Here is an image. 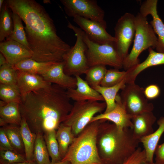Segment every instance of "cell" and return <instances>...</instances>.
I'll return each instance as SVG.
<instances>
[{
    "mask_svg": "<svg viewBox=\"0 0 164 164\" xmlns=\"http://www.w3.org/2000/svg\"><path fill=\"white\" fill-rule=\"evenodd\" d=\"M5 1L24 22L31 58L41 62H63L71 47L58 36L53 21L44 7L34 0Z\"/></svg>",
    "mask_w": 164,
    "mask_h": 164,
    "instance_id": "cell-1",
    "label": "cell"
},
{
    "mask_svg": "<svg viewBox=\"0 0 164 164\" xmlns=\"http://www.w3.org/2000/svg\"><path fill=\"white\" fill-rule=\"evenodd\" d=\"M70 99L66 89L51 84L22 99L21 114L32 132L43 135L56 131L65 121L73 106Z\"/></svg>",
    "mask_w": 164,
    "mask_h": 164,
    "instance_id": "cell-2",
    "label": "cell"
},
{
    "mask_svg": "<svg viewBox=\"0 0 164 164\" xmlns=\"http://www.w3.org/2000/svg\"><path fill=\"white\" fill-rule=\"evenodd\" d=\"M100 120L96 138L99 157L104 164H121L139 147L132 130L121 131L107 121Z\"/></svg>",
    "mask_w": 164,
    "mask_h": 164,
    "instance_id": "cell-3",
    "label": "cell"
},
{
    "mask_svg": "<svg viewBox=\"0 0 164 164\" xmlns=\"http://www.w3.org/2000/svg\"><path fill=\"white\" fill-rule=\"evenodd\" d=\"M100 120L89 123L76 137L61 160L70 164H104L98 154L96 138Z\"/></svg>",
    "mask_w": 164,
    "mask_h": 164,
    "instance_id": "cell-4",
    "label": "cell"
},
{
    "mask_svg": "<svg viewBox=\"0 0 164 164\" xmlns=\"http://www.w3.org/2000/svg\"><path fill=\"white\" fill-rule=\"evenodd\" d=\"M135 25L132 49L123 61V68L125 71L140 63L138 57L142 52L150 47L156 48L157 44L158 38L147 17L138 12L135 16Z\"/></svg>",
    "mask_w": 164,
    "mask_h": 164,
    "instance_id": "cell-5",
    "label": "cell"
},
{
    "mask_svg": "<svg viewBox=\"0 0 164 164\" xmlns=\"http://www.w3.org/2000/svg\"><path fill=\"white\" fill-rule=\"evenodd\" d=\"M67 27L74 32L76 40L75 45L63 56L64 70L68 75L80 76L85 74L90 68L86 55L87 47L84 39L83 31L70 22Z\"/></svg>",
    "mask_w": 164,
    "mask_h": 164,
    "instance_id": "cell-6",
    "label": "cell"
},
{
    "mask_svg": "<svg viewBox=\"0 0 164 164\" xmlns=\"http://www.w3.org/2000/svg\"><path fill=\"white\" fill-rule=\"evenodd\" d=\"M87 46L86 55L89 67L98 65L109 66L119 69L123 68V60L119 55L114 42L99 44L90 40L83 31Z\"/></svg>",
    "mask_w": 164,
    "mask_h": 164,
    "instance_id": "cell-7",
    "label": "cell"
},
{
    "mask_svg": "<svg viewBox=\"0 0 164 164\" xmlns=\"http://www.w3.org/2000/svg\"><path fill=\"white\" fill-rule=\"evenodd\" d=\"M105 102L85 101H75L65 121L62 123L71 127L77 136L90 123L95 115L105 111Z\"/></svg>",
    "mask_w": 164,
    "mask_h": 164,
    "instance_id": "cell-8",
    "label": "cell"
},
{
    "mask_svg": "<svg viewBox=\"0 0 164 164\" xmlns=\"http://www.w3.org/2000/svg\"><path fill=\"white\" fill-rule=\"evenodd\" d=\"M144 89L135 83L126 84L119 94L122 105L132 117L146 112L152 111L154 105L149 102Z\"/></svg>",
    "mask_w": 164,
    "mask_h": 164,
    "instance_id": "cell-9",
    "label": "cell"
},
{
    "mask_svg": "<svg viewBox=\"0 0 164 164\" xmlns=\"http://www.w3.org/2000/svg\"><path fill=\"white\" fill-rule=\"evenodd\" d=\"M114 30L115 45L123 61L128 55L129 47L134 39L135 16L129 13H125L118 20Z\"/></svg>",
    "mask_w": 164,
    "mask_h": 164,
    "instance_id": "cell-10",
    "label": "cell"
},
{
    "mask_svg": "<svg viewBox=\"0 0 164 164\" xmlns=\"http://www.w3.org/2000/svg\"><path fill=\"white\" fill-rule=\"evenodd\" d=\"M66 14L69 16H78L106 23L104 20V11L95 0H61Z\"/></svg>",
    "mask_w": 164,
    "mask_h": 164,
    "instance_id": "cell-11",
    "label": "cell"
},
{
    "mask_svg": "<svg viewBox=\"0 0 164 164\" xmlns=\"http://www.w3.org/2000/svg\"><path fill=\"white\" fill-rule=\"evenodd\" d=\"M73 18L74 22L93 42L99 44L115 42L114 37L106 31V23H102L78 16Z\"/></svg>",
    "mask_w": 164,
    "mask_h": 164,
    "instance_id": "cell-12",
    "label": "cell"
},
{
    "mask_svg": "<svg viewBox=\"0 0 164 164\" xmlns=\"http://www.w3.org/2000/svg\"><path fill=\"white\" fill-rule=\"evenodd\" d=\"M116 106L113 109L108 112H103L95 115L90 123L99 120H104L112 122L121 131L126 128L132 129V117L127 113L122 105L119 94H118L116 97Z\"/></svg>",
    "mask_w": 164,
    "mask_h": 164,
    "instance_id": "cell-13",
    "label": "cell"
},
{
    "mask_svg": "<svg viewBox=\"0 0 164 164\" xmlns=\"http://www.w3.org/2000/svg\"><path fill=\"white\" fill-rule=\"evenodd\" d=\"M157 0H146L142 4L139 12L147 17L151 15L152 20L150 24L155 33L158 36L156 49L158 52L164 53V24L159 17L157 11Z\"/></svg>",
    "mask_w": 164,
    "mask_h": 164,
    "instance_id": "cell-14",
    "label": "cell"
},
{
    "mask_svg": "<svg viewBox=\"0 0 164 164\" xmlns=\"http://www.w3.org/2000/svg\"><path fill=\"white\" fill-rule=\"evenodd\" d=\"M41 76L46 81L57 85L66 90L76 87V78L64 72L63 62H55Z\"/></svg>",
    "mask_w": 164,
    "mask_h": 164,
    "instance_id": "cell-15",
    "label": "cell"
},
{
    "mask_svg": "<svg viewBox=\"0 0 164 164\" xmlns=\"http://www.w3.org/2000/svg\"><path fill=\"white\" fill-rule=\"evenodd\" d=\"M0 51L5 58L8 63L14 65L25 59L31 58V51L19 43L12 40L0 43Z\"/></svg>",
    "mask_w": 164,
    "mask_h": 164,
    "instance_id": "cell-16",
    "label": "cell"
},
{
    "mask_svg": "<svg viewBox=\"0 0 164 164\" xmlns=\"http://www.w3.org/2000/svg\"><path fill=\"white\" fill-rule=\"evenodd\" d=\"M17 71V85L22 99L33 91L46 87L52 84L45 80L41 75Z\"/></svg>",
    "mask_w": 164,
    "mask_h": 164,
    "instance_id": "cell-17",
    "label": "cell"
},
{
    "mask_svg": "<svg viewBox=\"0 0 164 164\" xmlns=\"http://www.w3.org/2000/svg\"><path fill=\"white\" fill-rule=\"evenodd\" d=\"M76 87L66 90L69 97L75 101H104L102 96L80 76L75 77Z\"/></svg>",
    "mask_w": 164,
    "mask_h": 164,
    "instance_id": "cell-18",
    "label": "cell"
},
{
    "mask_svg": "<svg viewBox=\"0 0 164 164\" xmlns=\"http://www.w3.org/2000/svg\"><path fill=\"white\" fill-rule=\"evenodd\" d=\"M153 49L152 47L148 49L149 55L144 61L126 71V84L135 83L137 76L145 69L164 64V53L156 52Z\"/></svg>",
    "mask_w": 164,
    "mask_h": 164,
    "instance_id": "cell-19",
    "label": "cell"
},
{
    "mask_svg": "<svg viewBox=\"0 0 164 164\" xmlns=\"http://www.w3.org/2000/svg\"><path fill=\"white\" fill-rule=\"evenodd\" d=\"M156 119L152 111L143 112L133 117L132 130L135 138L139 140L152 134L154 131L153 126Z\"/></svg>",
    "mask_w": 164,
    "mask_h": 164,
    "instance_id": "cell-20",
    "label": "cell"
},
{
    "mask_svg": "<svg viewBox=\"0 0 164 164\" xmlns=\"http://www.w3.org/2000/svg\"><path fill=\"white\" fill-rule=\"evenodd\" d=\"M158 128L150 135L142 138L140 143L142 144L145 151L146 161L149 164L154 163L153 157L155 149L162 135L164 132V117L157 121Z\"/></svg>",
    "mask_w": 164,
    "mask_h": 164,
    "instance_id": "cell-21",
    "label": "cell"
},
{
    "mask_svg": "<svg viewBox=\"0 0 164 164\" xmlns=\"http://www.w3.org/2000/svg\"><path fill=\"white\" fill-rule=\"evenodd\" d=\"M126 84L125 79L118 84L111 87H103L97 86L94 88L103 97L106 104V108L104 113H106L113 109L116 105V99L118 92Z\"/></svg>",
    "mask_w": 164,
    "mask_h": 164,
    "instance_id": "cell-22",
    "label": "cell"
},
{
    "mask_svg": "<svg viewBox=\"0 0 164 164\" xmlns=\"http://www.w3.org/2000/svg\"><path fill=\"white\" fill-rule=\"evenodd\" d=\"M55 62H39L29 58L12 66L17 70L41 76Z\"/></svg>",
    "mask_w": 164,
    "mask_h": 164,
    "instance_id": "cell-23",
    "label": "cell"
},
{
    "mask_svg": "<svg viewBox=\"0 0 164 164\" xmlns=\"http://www.w3.org/2000/svg\"><path fill=\"white\" fill-rule=\"evenodd\" d=\"M20 128L26 159L28 161H33L34 147L37 135L31 131L26 120L23 118Z\"/></svg>",
    "mask_w": 164,
    "mask_h": 164,
    "instance_id": "cell-24",
    "label": "cell"
},
{
    "mask_svg": "<svg viewBox=\"0 0 164 164\" xmlns=\"http://www.w3.org/2000/svg\"><path fill=\"white\" fill-rule=\"evenodd\" d=\"M56 137L62 159L76 137L73 133L71 127L62 123L56 130Z\"/></svg>",
    "mask_w": 164,
    "mask_h": 164,
    "instance_id": "cell-25",
    "label": "cell"
},
{
    "mask_svg": "<svg viewBox=\"0 0 164 164\" xmlns=\"http://www.w3.org/2000/svg\"><path fill=\"white\" fill-rule=\"evenodd\" d=\"M0 117L8 125L20 126L22 119L20 109V104L10 102L0 106Z\"/></svg>",
    "mask_w": 164,
    "mask_h": 164,
    "instance_id": "cell-26",
    "label": "cell"
},
{
    "mask_svg": "<svg viewBox=\"0 0 164 164\" xmlns=\"http://www.w3.org/2000/svg\"><path fill=\"white\" fill-rule=\"evenodd\" d=\"M12 16L13 29L11 34L6 39V40L16 41L30 51L22 19L17 14L14 12H12Z\"/></svg>",
    "mask_w": 164,
    "mask_h": 164,
    "instance_id": "cell-27",
    "label": "cell"
},
{
    "mask_svg": "<svg viewBox=\"0 0 164 164\" xmlns=\"http://www.w3.org/2000/svg\"><path fill=\"white\" fill-rule=\"evenodd\" d=\"M2 128L14 149L18 152L25 155L20 125L9 124Z\"/></svg>",
    "mask_w": 164,
    "mask_h": 164,
    "instance_id": "cell-28",
    "label": "cell"
},
{
    "mask_svg": "<svg viewBox=\"0 0 164 164\" xmlns=\"http://www.w3.org/2000/svg\"><path fill=\"white\" fill-rule=\"evenodd\" d=\"M5 1L0 12V41H4L8 37L13 29V22L12 14Z\"/></svg>",
    "mask_w": 164,
    "mask_h": 164,
    "instance_id": "cell-29",
    "label": "cell"
},
{
    "mask_svg": "<svg viewBox=\"0 0 164 164\" xmlns=\"http://www.w3.org/2000/svg\"><path fill=\"white\" fill-rule=\"evenodd\" d=\"M34 145L33 161L36 164H50L51 162L43 135L36 134Z\"/></svg>",
    "mask_w": 164,
    "mask_h": 164,
    "instance_id": "cell-30",
    "label": "cell"
},
{
    "mask_svg": "<svg viewBox=\"0 0 164 164\" xmlns=\"http://www.w3.org/2000/svg\"><path fill=\"white\" fill-rule=\"evenodd\" d=\"M56 131L51 130L45 133L43 135L46 146L51 162L61 160L59 146L56 137Z\"/></svg>",
    "mask_w": 164,
    "mask_h": 164,
    "instance_id": "cell-31",
    "label": "cell"
},
{
    "mask_svg": "<svg viewBox=\"0 0 164 164\" xmlns=\"http://www.w3.org/2000/svg\"><path fill=\"white\" fill-rule=\"evenodd\" d=\"M0 98L6 103L15 102L20 104L22 97L17 85L0 84Z\"/></svg>",
    "mask_w": 164,
    "mask_h": 164,
    "instance_id": "cell-32",
    "label": "cell"
},
{
    "mask_svg": "<svg viewBox=\"0 0 164 164\" xmlns=\"http://www.w3.org/2000/svg\"><path fill=\"white\" fill-rule=\"evenodd\" d=\"M107 70L106 66L104 65L91 67L85 74V80L93 88L100 86Z\"/></svg>",
    "mask_w": 164,
    "mask_h": 164,
    "instance_id": "cell-33",
    "label": "cell"
},
{
    "mask_svg": "<svg viewBox=\"0 0 164 164\" xmlns=\"http://www.w3.org/2000/svg\"><path fill=\"white\" fill-rule=\"evenodd\" d=\"M17 71L11 65L7 63L0 67L1 84L17 85Z\"/></svg>",
    "mask_w": 164,
    "mask_h": 164,
    "instance_id": "cell-34",
    "label": "cell"
},
{
    "mask_svg": "<svg viewBox=\"0 0 164 164\" xmlns=\"http://www.w3.org/2000/svg\"><path fill=\"white\" fill-rule=\"evenodd\" d=\"M126 74V71H120L115 68L107 70L100 86L103 87L114 86L124 80Z\"/></svg>",
    "mask_w": 164,
    "mask_h": 164,
    "instance_id": "cell-35",
    "label": "cell"
},
{
    "mask_svg": "<svg viewBox=\"0 0 164 164\" xmlns=\"http://www.w3.org/2000/svg\"><path fill=\"white\" fill-rule=\"evenodd\" d=\"M26 161L25 155L16 151L0 150V164H14Z\"/></svg>",
    "mask_w": 164,
    "mask_h": 164,
    "instance_id": "cell-36",
    "label": "cell"
},
{
    "mask_svg": "<svg viewBox=\"0 0 164 164\" xmlns=\"http://www.w3.org/2000/svg\"><path fill=\"white\" fill-rule=\"evenodd\" d=\"M121 164H149L147 162L145 151L138 147L136 150Z\"/></svg>",
    "mask_w": 164,
    "mask_h": 164,
    "instance_id": "cell-37",
    "label": "cell"
},
{
    "mask_svg": "<svg viewBox=\"0 0 164 164\" xmlns=\"http://www.w3.org/2000/svg\"><path fill=\"white\" fill-rule=\"evenodd\" d=\"M160 93V88L156 84H150L144 89V94L148 100H152L157 98Z\"/></svg>",
    "mask_w": 164,
    "mask_h": 164,
    "instance_id": "cell-38",
    "label": "cell"
},
{
    "mask_svg": "<svg viewBox=\"0 0 164 164\" xmlns=\"http://www.w3.org/2000/svg\"><path fill=\"white\" fill-rule=\"evenodd\" d=\"M0 150L15 151L12 146L2 128L0 129Z\"/></svg>",
    "mask_w": 164,
    "mask_h": 164,
    "instance_id": "cell-39",
    "label": "cell"
},
{
    "mask_svg": "<svg viewBox=\"0 0 164 164\" xmlns=\"http://www.w3.org/2000/svg\"><path fill=\"white\" fill-rule=\"evenodd\" d=\"M155 156V162L157 163H164V142L156 146L154 153Z\"/></svg>",
    "mask_w": 164,
    "mask_h": 164,
    "instance_id": "cell-40",
    "label": "cell"
},
{
    "mask_svg": "<svg viewBox=\"0 0 164 164\" xmlns=\"http://www.w3.org/2000/svg\"><path fill=\"white\" fill-rule=\"evenodd\" d=\"M7 63L6 60L4 56L0 53V67Z\"/></svg>",
    "mask_w": 164,
    "mask_h": 164,
    "instance_id": "cell-41",
    "label": "cell"
},
{
    "mask_svg": "<svg viewBox=\"0 0 164 164\" xmlns=\"http://www.w3.org/2000/svg\"><path fill=\"white\" fill-rule=\"evenodd\" d=\"M50 164H70V163L68 161H63L61 160L56 162H51Z\"/></svg>",
    "mask_w": 164,
    "mask_h": 164,
    "instance_id": "cell-42",
    "label": "cell"
},
{
    "mask_svg": "<svg viewBox=\"0 0 164 164\" xmlns=\"http://www.w3.org/2000/svg\"><path fill=\"white\" fill-rule=\"evenodd\" d=\"M14 164H36L33 161H26L25 162H21L16 163Z\"/></svg>",
    "mask_w": 164,
    "mask_h": 164,
    "instance_id": "cell-43",
    "label": "cell"
},
{
    "mask_svg": "<svg viewBox=\"0 0 164 164\" xmlns=\"http://www.w3.org/2000/svg\"><path fill=\"white\" fill-rule=\"evenodd\" d=\"M5 2V1L3 0H0V11L2 10V9L4 5Z\"/></svg>",
    "mask_w": 164,
    "mask_h": 164,
    "instance_id": "cell-44",
    "label": "cell"
},
{
    "mask_svg": "<svg viewBox=\"0 0 164 164\" xmlns=\"http://www.w3.org/2000/svg\"><path fill=\"white\" fill-rule=\"evenodd\" d=\"M152 164H164V163L163 164L157 163H155V162H154V163H153Z\"/></svg>",
    "mask_w": 164,
    "mask_h": 164,
    "instance_id": "cell-45",
    "label": "cell"
}]
</instances>
